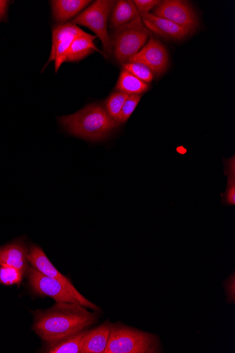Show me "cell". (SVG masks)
Returning <instances> with one entry per match:
<instances>
[{
	"label": "cell",
	"mask_w": 235,
	"mask_h": 353,
	"mask_svg": "<svg viewBox=\"0 0 235 353\" xmlns=\"http://www.w3.org/2000/svg\"><path fill=\"white\" fill-rule=\"evenodd\" d=\"M87 309L77 303H56L50 308L33 312L32 329L44 342L77 334L98 323L103 313Z\"/></svg>",
	"instance_id": "1"
},
{
	"label": "cell",
	"mask_w": 235,
	"mask_h": 353,
	"mask_svg": "<svg viewBox=\"0 0 235 353\" xmlns=\"http://www.w3.org/2000/svg\"><path fill=\"white\" fill-rule=\"evenodd\" d=\"M61 125L70 134L90 141L108 138L119 124L99 105H90L78 112L59 118Z\"/></svg>",
	"instance_id": "2"
},
{
	"label": "cell",
	"mask_w": 235,
	"mask_h": 353,
	"mask_svg": "<svg viewBox=\"0 0 235 353\" xmlns=\"http://www.w3.org/2000/svg\"><path fill=\"white\" fill-rule=\"evenodd\" d=\"M163 352L160 337L152 333L127 326L113 324L105 353Z\"/></svg>",
	"instance_id": "3"
},
{
	"label": "cell",
	"mask_w": 235,
	"mask_h": 353,
	"mask_svg": "<svg viewBox=\"0 0 235 353\" xmlns=\"http://www.w3.org/2000/svg\"><path fill=\"white\" fill-rule=\"evenodd\" d=\"M116 1L97 0L88 9L79 14L70 23L90 28L102 41L104 56L108 59L113 53V43L108 30V22Z\"/></svg>",
	"instance_id": "4"
},
{
	"label": "cell",
	"mask_w": 235,
	"mask_h": 353,
	"mask_svg": "<svg viewBox=\"0 0 235 353\" xmlns=\"http://www.w3.org/2000/svg\"><path fill=\"white\" fill-rule=\"evenodd\" d=\"M27 272L30 287L36 295L50 297L56 303H77L93 311L103 312V310L99 306L87 299L79 298L59 281L42 274L33 268H28Z\"/></svg>",
	"instance_id": "5"
},
{
	"label": "cell",
	"mask_w": 235,
	"mask_h": 353,
	"mask_svg": "<svg viewBox=\"0 0 235 353\" xmlns=\"http://www.w3.org/2000/svg\"><path fill=\"white\" fill-rule=\"evenodd\" d=\"M150 35L141 16L114 30L112 36L113 49L118 62L125 63L145 45Z\"/></svg>",
	"instance_id": "6"
},
{
	"label": "cell",
	"mask_w": 235,
	"mask_h": 353,
	"mask_svg": "<svg viewBox=\"0 0 235 353\" xmlns=\"http://www.w3.org/2000/svg\"><path fill=\"white\" fill-rule=\"evenodd\" d=\"M152 14L170 20L192 33L198 26L196 13L188 2L182 0H165L156 7Z\"/></svg>",
	"instance_id": "7"
},
{
	"label": "cell",
	"mask_w": 235,
	"mask_h": 353,
	"mask_svg": "<svg viewBox=\"0 0 235 353\" xmlns=\"http://www.w3.org/2000/svg\"><path fill=\"white\" fill-rule=\"evenodd\" d=\"M87 34L78 26L71 23L57 26L53 29L52 46L48 63L55 61L56 73L65 61L67 54L74 40Z\"/></svg>",
	"instance_id": "8"
},
{
	"label": "cell",
	"mask_w": 235,
	"mask_h": 353,
	"mask_svg": "<svg viewBox=\"0 0 235 353\" xmlns=\"http://www.w3.org/2000/svg\"><path fill=\"white\" fill-rule=\"evenodd\" d=\"M170 57L165 46L151 37L148 43L127 62L141 63L147 67L154 74H163L169 67Z\"/></svg>",
	"instance_id": "9"
},
{
	"label": "cell",
	"mask_w": 235,
	"mask_h": 353,
	"mask_svg": "<svg viewBox=\"0 0 235 353\" xmlns=\"http://www.w3.org/2000/svg\"><path fill=\"white\" fill-rule=\"evenodd\" d=\"M27 259L33 268L49 277L59 281L66 288H68L69 290L79 298L86 299V298L76 290L72 281L59 272L52 265L41 247L36 245H31L28 250Z\"/></svg>",
	"instance_id": "10"
},
{
	"label": "cell",
	"mask_w": 235,
	"mask_h": 353,
	"mask_svg": "<svg viewBox=\"0 0 235 353\" xmlns=\"http://www.w3.org/2000/svg\"><path fill=\"white\" fill-rule=\"evenodd\" d=\"M141 17L148 30L167 40L182 41L192 34L189 30L150 13L141 14Z\"/></svg>",
	"instance_id": "11"
},
{
	"label": "cell",
	"mask_w": 235,
	"mask_h": 353,
	"mask_svg": "<svg viewBox=\"0 0 235 353\" xmlns=\"http://www.w3.org/2000/svg\"><path fill=\"white\" fill-rule=\"evenodd\" d=\"M113 323L109 319L92 330H87L81 353H105Z\"/></svg>",
	"instance_id": "12"
},
{
	"label": "cell",
	"mask_w": 235,
	"mask_h": 353,
	"mask_svg": "<svg viewBox=\"0 0 235 353\" xmlns=\"http://www.w3.org/2000/svg\"><path fill=\"white\" fill-rule=\"evenodd\" d=\"M28 249L23 242L0 247V266L15 268L25 272L28 270Z\"/></svg>",
	"instance_id": "13"
},
{
	"label": "cell",
	"mask_w": 235,
	"mask_h": 353,
	"mask_svg": "<svg viewBox=\"0 0 235 353\" xmlns=\"http://www.w3.org/2000/svg\"><path fill=\"white\" fill-rule=\"evenodd\" d=\"M89 0H54L51 2L53 16L59 23H64L84 10Z\"/></svg>",
	"instance_id": "14"
},
{
	"label": "cell",
	"mask_w": 235,
	"mask_h": 353,
	"mask_svg": "<svg viewBox=\"0 0 235 353\" xmlns=\"http://www.w3.org/2000/svg\"><path fill=\"white\" fill-rule=\"evenodd\" d=\"M88 330L50 342H45L43 352L81 353L83 339Z\"/></svg>",
	"instance_id": "15"
},
{
	"label": "cell",
	"mask_w": 235,
	"mask_h": 353,
	"mask_svg": "<svg viewBox=\"0 0 235 353\" xmlns=\"http://www.w3.org/2000/svg\"><path fill=\"white\" fill-rule=\"evenodd\" d=\"M140 14L132 1L120 0L116 2L112 11L110 27L116 29L127 24L140 17Z\"/></svg>",
	"instance_id": "16"
},
{
	"label": "cell",
	"mask_w": 235,
	"mask_h": 353,
	"mask_svg": "<svg viewBox=\"0 0 235 353\" xmlns=\"http://www.w3.org/2000/svg\"><path fill=\"white\" fill-rule=\"evenodd\" d=\"M96 39V36L89 34L76 38L67 54L65 61H80L94 51L99 52L94 43Z\"/></svg>",
	"instance_id": "17"
},
{
	"label": "cell",
	"mask_w": 235,
	"mask_h": 353,
	"mask_svg": "<svg viewBox=\"0 0 235 353\" xmlns=\"http://www.w3.org/2000/svg\"><path fill=\"white\" fill-rule=\"evenodd\" d=\"M118 91L130 94H141L150 88L146 83L135 76L123 70L120 74L116 88Z\"/></svg>",
	"instance_id": "18"
},
{
	"label": "cell",
	"mask_w": 235,
	"mask_h": 353,
	"mask_svg": "<svg viewBox=\"0 0 235 353\" xmlns=\"http://www.w3.org/2000/svg\"><path fill=\"white\" fill-rule=\"evenodd\" d=\"M225 174L228 178L227 186L224 194H222L223 204L225 205H235V162L234 157L229 159L225 164Z\"/></svg>",
	"instance_id": "19"
},
{
	"label": "cell",
	"mask_w": 235,
	"mask_h": 353,
	"mask_svg": "<svg viewBox=\"0 0 235 353\" xmlns=\"http://www.w3.org/2000/svg\"><path fill=\"white\" fill-rule=\"evenodd\" d=\"M128 97V94L118 91L113 92L106 101L105 110L116 121H117L119 114Z\"/></svg>",
	"instance_id": "20"
},
{
	"label": "cell",
	"mask_w": 235,
	"mask_h": 353,
	"mask_svg": "<svg viewBox=\"0 0 235 353\" xmlns=\"http://www.w3.org/2000/svg\"><path fill=\"white\" fill-rule=\"evenodd\" d=\"M123 70L135 76L142 81L150 83L154 77L153 72L144 64L141 63H130L127 62L123 64Z\"/></svg>",
	"instance_id": "21"
},
{
	"label": "cell",
	"mask_w": 235,
	"mask_h": 353,
	"mask_svg": "<svg viewBox=\"0 0 235 353\" xmlns=\"http://www.w3.org/2000/svg\"><path fill=\"white\" fill-rule=\"evenodd\" d=\"M25 272L15 268L0 266V283L6 285L20 284Z\"/></svg>",
	"instance_id": "22"
},
{
	"label": "cell",
	"mask_w": 235,
	"mask_h": 353,
	"mask_svg": "<svg viewBox=\"0 0 235 353\" xmlns=\"http://www.w3.org/2000/svg\"><path fill=\"white\" fill-rule=\"evenodd\" d=\"M141 100V94H130L125 102L118 117L119 124L125 123L136 109Z\"/></svg>",
	"instance_id": "23"
},
{
	"label": "cell",
	"mask_w": 235,
	"mask_h": 353,
	"mask_svg": "<svg viewBox=\"0 0 235 353\" xmlns=\"http://www.w3.org/2000/svg\"><path fill=\"white\" fill-rule=\"evenodd\" d=\"M132 2L135 4L140 15L149 13L151 10L156 8L161 3L157 0H135Z\"/></svg>",
	"instance_id": "24"
},
{
	"label": "cell",
	"mask_w": 235,
	"mask_h": 353,
	"mask_svg": "<svg viewBox=\"0 0 235 353\" xmlns=\"http://www.w3.org/2000/svg\"><path fill=\"white\" fill-rule=\"evenodd\" d=\"M225 292L227 296V302L230 304L234 303V273L230 276L224 282Z\"/></svg>",
	"instance_id": "25"
},
{
	"label": "cell",
	"mask_w": 235,
	"mask_h": 353,
	"mask_svg": "<svg viewBox=\"0 0 235 353\" xmlns=\"http://www.w3.org/2000/svg\"><path fill=\"white\" fill-rule=\"evenodd\" d=\"M9 3V1H6V0H0V21L5 18Z\"/></svg>",
	"instance_id": "26"
}]
</instances>
